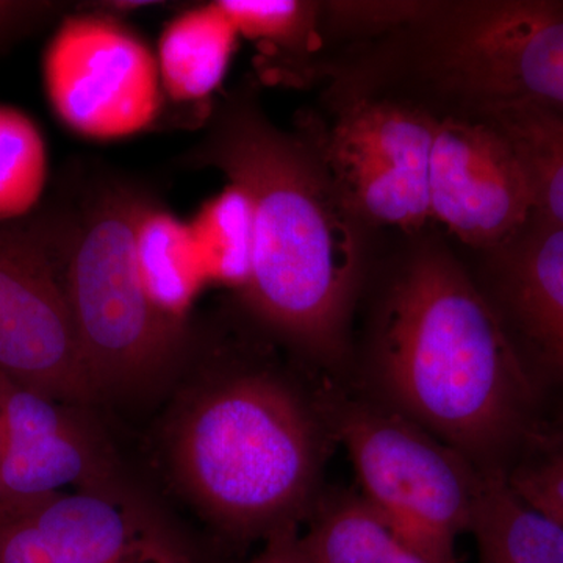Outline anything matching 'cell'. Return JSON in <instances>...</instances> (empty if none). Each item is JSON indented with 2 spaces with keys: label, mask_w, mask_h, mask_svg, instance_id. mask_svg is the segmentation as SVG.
<instances>
[{
  "label": "cell",
  "mask_w": 563,
  "mask_h": 563,
  "mask_svg": "<svg viewBox=\"0 0 563 563\" xmlns=\"http://www.w3.org/2000/svg\"><path fill=\"white\" fill-rule=\"evenodd\" d=\"M185 161L225 174L250 206L240 298L251 317L314 361H342L362 273L358 218L313 140L280 131L236 88Z\"/></svg>",
  "instance_id": "6da1fadb"
},
{
  "label": "cell",
  "mask_w": 563,
  "mask_h": 563,
  "mask_svg": "<svg viewBox=\"0 0 563 563\" xmlns=\"http://www.w3.org/2000/svg\"><path fill=\"white\" fill-rule=\"evenodd\" d=\"M390 409L479 472H506L542 398L498 310L446 255L422 252L393 285L374 357Z\"/></svg>",
  "instance_id": "7a4b0ae2"
},
{
  "label": "cell",
  "mask_w": 563,
  "mask_h": 563,
  "mask_svg": "<svg viewBox=\"0 0 563 563\" xmlns=\"http://www.w3.org/2000/svg\"><path fill=\"white\" fill-rule=\"evenodd\" d=\"M73 181L32 218L57 262L88 376L99 396L147 390L191 346L184 314L163 307L141 273L136 235L154 199L107 173Z\"/></svg>",
  "instance_id": "3957f363"
},
{
  "label": "cell",
  "mask_w": 563,
  "mask_h": 563,
  "mask_svg": "<svg viewBox=\"0 0 563 563\" xmlns=\"http://www.w3.org/2000/svg\"><path fill=\"white\" fill-rule=\"evenodd\" d=\"M185 495L233 539L296 528L320 473V435L290 385L236 372L192 393L168 433Z\"/></svg>",
  "instance_id": "277c9868"
},
{
  "label": "cell",
  "mask_w": 563,
  "mask_h": 563,
  "mask_svg": "<svg viewBox=\"0 0 563 563\" xmlns=\"http://www.w3.org/2000/svg\"><path fill=\"white\" fill-rule=\"evenodd\" d=\"M410 73L466 117L563 109V2H422L402 25Z\"/></svg>",
  "instance_id": "5b68a950"
},
{
  "label": "cell",
  "mask_w": 563,
  "mask_h": 563,
  "mask_svg": "<svg viewBox=\"0 0 563 563\" xmlns=\"http://www.w3.org/2000/svg\"><path fill=\"white\" fill-rule=\"evenodd\" d=\"M339 432L363 499L404 540L457 563L455 540L470 531L479 470L390 407L351 406Z\"/></svg>",
  "instance_id": "8992f818"
},
{
  "label": "cell",
  "mask_w": 563,
  "mask_h": 563,
  "mask_svg": "<svg viewBox=\"0 0 563 563\" xmlns=\"http://www.w3.org/2000/svg\"><path fill=\"white\" fill-rule=\"evenodd\" d=\"M325 132L309 133L358 220L417 229L431 218L429 162L439 118L401 99L335 91Z\"/></svg>",
  "instance_id": "52a82bcc"
},
{
  "label": "cell",
  "mask_w": 563,
  "mask_h": 563,
  "mask_svg": "<svg viewBox=\"0 0 563 563\" xmlns=\"http://www.w3.org/2000/svg\"><path fill=\"white\" fill-rule=\"evenodd\" d=\"M0 373L74 406L99 398L57 262L32 214L0 224Z\"/></svg>",
  "instance_id": "ba28073f"
},
{
  "label": "cell",
  "mask_w": 563,
  "mask_h": 563,
  "mask_svg": "<svg viewBox=\"0 0 563 563\" xmlns=\"http://www.w3.org/2000/svg\"><path fill=\"white\" fill-rule=\"evenodd\" d=\"M43 74L47 99L63 124L90 139L144 131L161 111L154 57L111 16L66 18L44 54Z\"/></svg>",
  "instance_id": "9c48e42d"
},
{
  "label": "cell",
  "mask_w": 563,
  "mask_h": 563,
  "mask_svg": "<svg viewBox=\"0 0 563 563\" xmlns=\"http://www.w3.org/2000/svg\"><path fill=\"white\" fill-rule=\"evenodd\" d=\"M85 409L0 373V518L63 493L124 487Z\"/></svg>",
  "instance_id": "30bf717a"
},
{
  "label": "cell",
  "mask_w": 563,
  "mask_h": 563,
  "mask_svg": "<svg viewBox=\"0 0 563 563\" xmlns=\"http://www.w3.org/2000/svg\"><path fill=\"white\" fill-rule=\"evenodd\" d=\"M0 563H196L190 547L128 492L63 493L0 518Z\"/></svg>",
  "instance_id": "8fae6325"
},
{
  "label": "cell",
  "mask_w": 563,
  "mask_h": 563,
  "mask_svg": "<svg viewBox=\"0 0 563 563\" xmlns=\"http://www.w3.org/2000/svg\"><path fill=\"white\" fill-rule=\"evenodd\" d=\"M431 218L474 247H501L536 213L517 151L492 121L450 114L437 121L429 162Z\"/></svg>",
  "instance_id": "7c38bea8"
},
{
  "label": "cell",
  "mask_w": 563,
  "mask_h": 563,
  "mask_svg": "<svg viewBox=\"0 0 563 563\" xmlns=\"http://www.w3.org/2000/svg\"><path fill=\"white\" fill-rule=\"evenodd\" d=\"M533 217L501 246L493 306L540 398L563 402V228Z\"/></svg>",
  "instance_id": "4fadbf2b"
},
{
  "label": "cell",
  "mask_w": 563,
  "mask_h": 563,
  "mask_svg": "<svg viewBox=\"0 0 563 563\" xmlns=\"http://www.w3.org/2000/svg\"><path fill=\"white\" fill-rule=\"evenodd\" d=\"M468 532L477 563H563V525L525 501L501 470L481 472Z\"/></svg>",
  "instance_id": "5bb4252c"
},
{
  "label": "cell",
  "mask_w": 563,
  "mask_h": 563,
  "mask_svg": "<svg viewBox=\"0 0 563 563\" xmlns=\"http://www.w3.org/2000/svg\"><path fill=\"white\" fill-rule=\"evenodd\" d=\"M235 25L217 3L174 18L161 40L163 88L177 102H195L217 90L233 47Z\"/></svg>",
  "instance_id": "9a60e30c"
},
{
  "label": "cell",
  "mask_w": 563,
  "mask_h": 563,
  "mask_svg": "<svg viewBox=\"0 0 563 563\" xmlns=\"http://www.w3.org/2000/svg\"><path fill=\"white\" fill-rule=\"evenodd\" d=\"M312 563H422L420 548L396 533L363 498L343 499L322 510L299 536Z\"/></svg>",
  "instance_id": "2e32d148"
},
{
  "label": "cell",
  "mask_w": 563,
  "mask_h": 563,
  "mask_svg": "<svg viewBox=\"0 0 563 563\" xmlns=\"http://www.w3.org/2000/svg\"><path fill=\"white\" fill-rule=\"evenodd\" d=\"M517 151L531 184L536 214L563 228V114L539 106L483 114Z\"/></svg>",
  "instance_id": "e0dca14e"
},
{
  "label": "cell",
  "mask_w": 563,
  "mask_h": 563,
  "mask_svg": "<svg viewBox=\"0 0 563 563\" xmlns=\"http://www.w3.org/2000/svg\"><path fill=\"white\" fill-rule=\"evenodd\" d=\"M47 151L24 111L0 106V224L31 217L47 184Z\"/></svg>",
  "instance_id": "ac0fdd59"
},
{
  "label": "cell",
  "mask_w": 563,
  "mask_h": 563,
  "mask_svg": "<svg viewBox=\"0 0 563 563\" xmlns=\"http://www.w3.org/2000/svg\"><path fill=\"white\" fill-rule=\"evenodd\" d=\"M236 32L301 60L320 47L321 5L299 0H220Z\"/></svg>",
  "instance_id": "d6986e66"
},
{
  "label": "cell",
  "mask_w": 563,
  "mask_h": 563,
  "mask_svg": "<svg viewBox=\"0 0 563 563\" xmlns=\"http://www.w3.org/2000/svg\"><path fill=\"white\" fill-rule=\"evenodd\" d=\"M191 246L190 235L152 203L136 235L140 268L154 298L177 314L190 290L185 268L191 262Z\"/></svg>",
  "instance_id": "ffe728a7"
},
{
  "label": "cell",
  "mask_w": 563,
  "mask_h": 563,
  "mask_svg": "<svg viewBox=\"0 0 563 563\" xmlns=\"http://www.w3.org/2000/svg\"><path fill=\"white\" fill-rule=\"evenodd\" d=\"M507 479L525 501L563 525V413L537 422Z\"/></svg>",
  "instance_id": "44dd1931"
},
{
  "label": "cell",
  "mask_w": 563,
  "mask_h": 563,
  "mask_svg": "<svg viewBox=\"0 0 563 563\" xmlns=\"http://www.w3.org/2000/svg\"><path fill=\"white\" fill-rule=\"evenodd\" d=\"M203 239L225 276L242 285L251 257V211L243 192L231 187L202 217Z\"/></svg>",
  "instance_id": "7402d4cb"
},
{
  "label": "cell",
  "mask_w": 563,
  "mask_h": 563,
  "mask_svg": "<svg viewBox=\"0 0 563 563\" xmlns=\"http://www.w3.org/2000/svg\"><path fill=\"white\" fill-rule=\"evenodd\" d=\"M65 9L60 2L0 0V55L13 44L54 20Z\"/></svg>",
  "instance_id": "603a6c76"
},
{
  "label": "cell",
  "mask_w": 563,
  "mask_h": 563,
  "mask_svg": "<svg viewBox=\"0 0 563 563\" xmlns=\"http://www.w3.org/2000/svg\"><path fill=\"white\" fill-rule=\"evenodd\" d=\"M243 563H312L303 551L296 528L274 533L266 540L265 547L251 561Z\"/></svg>",
  "instance_id": "cb8c5ba5"
}]
</instances>
